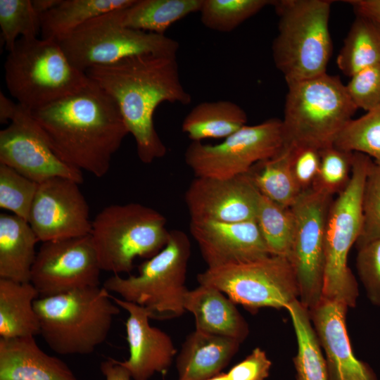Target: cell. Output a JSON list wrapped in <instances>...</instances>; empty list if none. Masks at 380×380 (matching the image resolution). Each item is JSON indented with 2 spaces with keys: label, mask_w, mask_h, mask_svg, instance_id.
I'll return each mask as SVG.
<instances>
[{
  "label": "cell",
  "mask_w": 380,
  "mask_h": 380,
  "mask_svg": "<svg viewBox=\"0 0 380 380\" xmlns=\"http://www.w3.org/2000/svg\"><path fill=\"white\" fill-rule=\"evenodd\" d=\"M4 70L10 94L30 113L77 92L90 81L57 41L38 37L20 38L8 52Z\"/></svg>",
  "instance_id": "5b68a950"
},
{
  "label": "cell",
  "mask_w": 380,
  "mask_h": 380,
  "mask_svg": "<svg viewBox=\"0 0 380 380\" xmlns=\"http://www.w3.org/2000/svg\"><path fill=\"white\" fill-rule=\"evenodd\" d=\"M0 380H78L68 365L49 355L34 336L0 338Z\"/></svg>",
  "instance_id": "44dd1931"
},
{
  "label": "cell",
  "mask_w": 380,
  "mask_h": 380,
  "mask_svg": "<svg viewBox=\"0 0 380 380\" xmlns=\"http://www.w3.org/2000/svg\"><path fill=\"white\" fill-rule=\"evenodd\" d=\"M166 224L160 213L138 203L103 208L92 221L89 234L101 270L129 273L137 258L154 256L168 241Z\"/></svg>",
  "instance_id": "52a82bcc"
},
{
  "label": "cell",
  "mask_w": 380,
  "mask_h": 380,
  "mask_svg": "<svg viewBox=\"0 0 380 380\" xmlns=\"http://www.w3.org/2000/svg\"><path fill=\"white\" fill-rule=\"evenodd\" d=\"M341 150L363 153L380 165V104L352 119L335 141Z\"/></svg>",
  "instance_id": "836d02e7"
},
{
  "label": "cell",
  "mask_w": 380,
  "mask_h": 380,
  "mask_svg": "<svg viewBox=\"0 0 380 380\" xmlns=\"http://www.w3.org/2000/svg\"><path fill=\"white\" fill-rule=\"evenodd\" d=\"M284 146L281 120L271 118L246 125L215 145L192 142L184 153V160L195 177L227 179L248 173Z\"/></svg>",
  "instance_id": "7c38bea8"
},
{
  "label": "cell",
  "mask_w": 380,
  "mask_h": 380,
  "mask_svg": "<svg viewBox=\"0 0 380 380\" xmlns=\"http://www.w3.org/2000/svg\"><path fill=\"white\" fill-rule=\"evenodd\" d=\"M134 1L61 0L56 7L41 15V38L58 42L89 20L110 11L124 9Z\"/></svg>",
  "instance_id": "4316f807"
},
{
  "label": "cell",
  "mask_w": 380,
  "mask_h": 380,
  "mask_svg": "<svg viewBox=\"0 0 380 380\" xmlns=\"http://www.w3.org/2000/svg\"><path fill=\"white\" fill-rule=\"evenodd\" d=\"M61 0H32L34 10L41 16L56 7Z\"/></svg>",
  "instance_id": "bcb514c9"
},
{
  "label": "cell",
  "mask_w": 380,
  "mask_h": 380,
  "mask_svg": "<svg viewBox=\"0 0 380 380\" xmlns=\"http://www.w3.org/2000/svg\"><path fill=\"white\" fill-rule=\"evenodd\" d=\"M353 8L356 15L369 18L380 24V0L345 1Z\"/></svg>",
  "instance_id": "7bdbcfd3"
},
{
  "label": "cell",
  "mask_w": 380,
  "mask_h": 380,
  "mask_svg": "<svg viewBox=\"0 0 380 380\" xmlns=\"http://www.w3.org/2000/svg\"><path fill=\"white\" fill-rule=\"evenodd\" d=\"M18 108V103H14L2 92L0 93V122L11 121Z\"/></svg>",
  "instance_id": "f6af8a7d"
},
{
  "label": "cell",
  "mask_w": 380,
  "mask_h": 380,
  "mask_svg": "<svg viewBox=\"0 0 380 380\" xmlns=\"http://www.w3.org/2000/svg\"><path fill=\"white\" fill-rule=\"evenodd\" d=\"M101 267L90 235L43 242L30 282L39 297L100 286Z\"/></svg>",
  "instance_id": "5bb4252c"
},
{
  "label": "cell",
  "mask_w": 380,
  "mask_h": 380,
  "mask_svg": "<svg viewBox=\"0 0 380 380\" xmlns=\"http://www.w3.org/2000/svg\"><path fill=\"white\" fill-rule=\"evenodd\" d=\"M356 268L369 300L380 306V239L357 248Z\"/></svg>",
  "instance_id": "f35d334b"
},
{
  "label": "cell",
  "mask_w": 380,
  "mask_h": 380,
  "mask_svg": "<svg viewBox=\"0 0 380 380\" xmlns=\"http://www.w3.org/2000/svg\"><path fill=\"white\" fill-rule=\"evenodd\" d=\"M348 309L322 298L309 311L324 353L328 380H378L372 368L353 351L346 323Z\"/></svg>",
  "instance_id": "d6986e66"
},
{
  "label": "cell",
  "mask_w": 380,
  "mask_h": 380,
  "mask_svg": "<svg viewBox=\"0 0 380 380\" xmlns=\"http://www.w3.org/2000/svg\"><path fill=\"white\" fill-rule=\"evenodd\" d=\"M260 193L248 173L227 179L195 177L184 194L190 220H255Z\"/></svg>",
  "instance_id": "e0dca14e"
},
{
  "label": "cell",
  "mask_w": 380,
  "mask_h": 380,
  "mask_svg": "<svg viewBox=\"0 0 380 380\" xmlns=\"http://www.w3.org/2000/svg\"><path fill=\"white\" fill-rule=\"evenodd\" d=\"M248 175L261 195L284 208H290L302 192L293 175L291 150L287 146L255 165Z\"/></svg>",
  "instance_id": "f1b7e54d"
},
{
  "label": "cell",
  "mask_w": 380,
  "mask_h": 380,
  "mask_svg": "<svg viewBox=\"0 0 380 380\" xmlns=\"http://www.w3.org/2000/svg\"><path fill=\"white\" fill-rule=\"evenodd\" d=\"M270 0H203L201 21L208 29L229 32L262 9Z\"/></svg>",
  "instance_id": "d6a6232c"
},
{
  "label": "cell",
  "mask_w": 380,
  "mask_h": 380,
  "mask_svg": "<svg viewBox=\"0 0 380 380\" xmlns=\"http://www.w3.org/2000/svg\"><path fill=\"white\" fill-rule=\"evenodd\" d=\"M205 380H229L227 373L221 372L219 374Z\"/></svg>",
  "instance_id": "7dc6e473"
},
{
  "label": "cell",
  "mask_w": 380,
  "mask_h": 380,
  "mask_svg": "<svg viewBox=\"0 0 380 380\" xmlns=\"http://www.w3.org/2000/svg\"><path fill=\"white\" fill-rule=\"evenodd\" d=\"M255 221L270 255L289 259L294 229L290 208H284L260 194Z\"/></svg>",
  "instance_id": "1f68e13d"
},
{
  "label": "cell",
  "mask_w": 380,
  "mask_h": 380,
  "mask_svg": "<svg viewBox=\"0 0 380 380\" xmlns=\"http://www.w3.org/2000/svg\"><path fill=\"white\" fill-rule=\"evenodd\" d=\"M289 313L297 340L293 358L296 380H328L325 359L314 329L309 310L299 300L289 304Z\"/></svg>",
  "instance_id": "4dcf8cb0"
},
{
  "label": "cell",
  "mask_w": 380,
  "mask_h": 380,
  "mask_svg": "<svg viewBox=\"0 0 380 380\" xmlns=\"http://www.w3.org/2000/svg\"><path fill=\"white\" fill-rule=\"evenodd\" d=\"M272 362L260 348H255L242 361L227 373L229 380H266Z\"/></svg>",
  "instance_id": "b9f144b4"
},
{
  "label": "cell",
  "mask_w": 380,
  "mask_h": 380,
  "mask_svg": "<svg viewBox=\"0 0 380 380\" xmlns=\"http://www.w3.org/2000/svg\"><path fill=\"white\" fill-rule=\"evenodd\" d=\"M372 160L363 153L353 152L350 182L333 200L327 223L322 298L348 308L355 306L359 290L348 257L361 230L362 192Z\"/></svg>",
  "instance_id": "9c48e42d"
},
{
  "label": "cell",
  "mask_w": 380,
  "mask_h": 380,
  "mask_svg": "<svg viewBox=\"0 0 380 380\" xmlns=\"http://www.w3.org/2000/svg\"><path fill=\"white\" fill-rule=\"evenodd\" d=\"M85 73L117 103L140 160L149 164L163 157L167 148L153 123L157 107L166 101L191 102L182 84L176 56L137 55L92 67Z\"/></svg>",
  "instance_id": "7a4b0ae2"
},
{
  "label": "cell",
  "mask_w": 380,
  "mask_h": 380,
  "mask_svg": "<svg viewBox=\"0 0 380 380\" xmlns=\"http://www.w3.org/2000/svg\"><path fill=\"white\" fill-rule=\"evenodd\" d=\"M353 152L334 146L320 150L319 172L312 189L333 196L348 184L352 173Z\"/></svg>",
  "instance_id": "d590c367"
},
{
  "label": "cell",
  "mask_w": 380,
  "mask_h": 380,
  "mask_svg": "<svg viewBox=\"0 0 380 380\" xmlns=\"http://www.w3.org/2000/svg\"><path fill=\"white\" fill-rule=\"evenodd\" d=\"M110 296L129 314L125 327L129 357L120 363L128 369L134 380H148L156 373H165L177 353L170 336L151 326L145 308L110 294Z\"/></svg>",
  "instance_id": "ffe728a7"
},
{
  "label": "cell",
  "mask_w": 380,
  "mask_h": 380,
  "mask_svg": "<svg viewBox=\"0 0 380 380\" xmlns=\"http://www.w3.org/2000/svg\"><path fill=\"white\" fill-rule=\"evenodd\" d=\"M39 241L29 222L15 215H0V278L30 282Z\"/></svg>",
  "instance_id": "cb8c5ba5"
},
{
  "label": "cell",
  "mask_w": 380,
  "mask_h": 380,
  "mask_svg": "<svg viewBox=\"0 0 380 380\" xmlns=\"http://www.w3.org/2000/svg\"><path fill=\"white\" fill-rule=\"evenodd\" d=\"M380 64V24L356 15L336 57V65L350 77L366 68Z\"/></svg>",
  "instance_id": "f546056e"
},
{
  "label": "cell",
  "mask_w": 380,
  "mask_h": 380,
  "mask_svg": "<svg viewBox=\"0 0 380 380\" xmlns=\"http://www.w3.org/2000/svg\"><path fill=\"white\" fill-rule=\"evenodd\" d=\"M100 369L106 380H130L131 374L120 361L108 357L100 365Z\"/></svg>",
  "instance_id": "ee69618b"
},
{
  "label": "cell",
  "mask_w": 380,
  "mask_h": 380,
  "mask_svg": "<svg viewBox=\"0 0 380 380\" xmlns=\"http://www.w3.org/2000/svg\"><path fill=\"white\" fill-rule=\"evenodd\" d=\"M38 185L0 163V208L27 221Z\"/></svg>",
  "instance_id": "8d00e7d4"
},
{
  "label": "cell",
  "mask_w": 380,
  "mask_h": 380,
  "mask_svg": "<svg viewBox=\"0 0 380 380\" xmlns=\"http://www.w3.org/2000/svg\"><path fill=\"white\" fill-rule=\"evenodd\" d=\"M240 344L232 338L195 329L186 337L177 357V380H205L219 374Z\"/></svg>",
  "instance_id": "603a6c76"
},
{
  "label": "cell",
  "mask_w": 380,
  "mask_h": 380,
  "mask_svg": "<svg viewBox=\"0 0 380 380\" xmlns=\"http://www.w3.org/2000/svg\"><path fill=\"white\" fill-rule=\"evenodd\" d=\"M199 284L213 286L236 305L250 312L270 307L286 309L298 299V288L287 258L267 257L237 264L207 268L197 275Z\"/></svg>",
  "instance_id": "8fae6325"
},
{
  "label": "cell",
  "mask_w": 380,
  "mask_h": 380,
  "mask_svg": "<svg viewBox=\"0 0 380 380\" xmlns=\"http://www.w3.org/2000/svg\"><path fill=\"white\" fill-rule=\"evenodd\" d=\"M121 10L94 18L58 41L76 68L85 72L94 66L143 54L176 56L177 41L124 26Z\"/></svg>",
  "instance_id": "30bf717a"
},
{
  "label": "cell",
  "mask_w": 380,
  "mask_h": 380,
  "mask_svg": "<svg viewBox=\"0 0 380 380\" xmlns=\"http://www.w3.org/2000/svg\"><path fill=\"white\" fill-rule=\"evenodd\" d=\"M0 163L38 184L53 177L83 182L82 172L58 157L30 112L18 104L8 126L0 131Z\"/></svg>",
  "instance_id": "9a60e30c"
},
{
  "label": "cell",
  "mask_w": 380,
  "mask_h": 380,
  "mask_svg": "<svg viewBox=\"0 0 380 380\" xmlns=\"http://www.w3.org/2000/svg\"><path fill=\"white\" fill-rule=\"evenodd\" d=\"M203 0H135L121 10L124 26L165 34L175 22L191 13L199 12Z\"/></svg>",
  "instance_id": "83f0119b"
},
{
  "label": "cell",
  "mask_w": 380,
  "mask_h": 380,
  "mask_svg": "<svg viewBox=\"0 0 380 380\" xmlns=\"http://www.w3.org/2000/svg\"><path fill=\"white\" fill-rule=\"evenodd\" d=\"M245 110L236 103L220 100L202 102L184 118L182 129L192 142L225 139L246 125Z\"/></svg>",
  "instance_id": "484cf974"
},
{
  "label": "cell",
  "mask_w": 380,
  "mask_h": 380,
  "mask_svg": "<svg viewBox=\"0 0 380 380\" xmlns=\"http://www.w3.org/2000/svg\"><path fill=\"white\" fill-rule=\"evenodd\" d=\"M350 78L346 86L357 109L367 112L380 104V64L362 69Z\"/></svg>",
  "instance_id": "ab89813d"
},
{
  "label": "cell",
  "mask_w": 380,
  "mask_h": 380,
  "mask_svg": "<svg viewBox=\"0 0 380 380\" xmlns=\"http://www.w3.org/2000/svg\"><path fill=\"white\" fill-rule=\"evenodd\" d=\"M0 27L9 52L20 38H36L40 33V15L32 0H0Z\"/></svg>",
  "instance_id": "e575fe53"
},
{
  "label": "cell",
  "mask_w": 380,
  "mask_h": 380,
  "mask_svg": "<svg viewBox=\"0 0 380 380\" xmlns=\"http://www.w3.org/2000/svg\"><path fill=\"white\" fill-rule=\"evenodd\" d=\"M380 239V165L372 160L362 199V226L355 242L357 249Z\"/></svg>",
  "instance_id": "74e56055"
},
{
  "label": "cell",
  "mask_w": 380,
  "mask_h": 380,
  "mask_svg": "<svg viewBox=\"0 0 380 380\" xmlns=\"http://www.w3.org/2000/svg\"><path fill=\"white\" fill-rule=\"evenodd\" d=\"M332 1H274L279 18L272 57L286 83L327 73L332 53L329 22Z\"/></svg>",
  "instance_id": "8992f818"
},
{
  "label": "cell",
  "mask_w": 380,
  "mask_h": 380,
  "mask_svg": "<svg viewBox=\"0 0 380 380\" xmlns=\"http://www.w3.org/2000/svg\"><path fill=\"white\" fill-rule=\"evenodd\" d=\"M184 308L194 315L196 330L232 338L241 343L248 336V323L236 304L213 286L199 284L188 290Z\"/></svg>",
  "instance_id": "7402d4cb"
},
{
  "label": "cell",
  "mask_w": 380,
  "mask_h": 380,
  "mask_svg": "<svg viewBox=\"0 0 380 380\" xmlns=\"http://www.w3.org/2000/svg\"><path fill=\"white\" fill-rule=\"evenodd\" d=\"M189 231L208 268L270 255L255 220L236 222L190 220Z\"/></svg>",
  "instance_id": "ac0fdd59"
},
{
  "label": "cell",
  "mask_w": 380,
  "mask_h": 380,
  "mask_svg": "<svg viewBox=\"0 0 380 380\" xmlns=\"http://www.w3.org/2000/svg\"><path fill=\"white\" fill-rule=\"evenodd\" d=\"M191 242L182 231L173 229L165 246L142 262L137 275L125 278L119 274L108 277L103 286L122 299L146 309L150 319L168 320L186 311L184 300Z\"/></svg>",
  "instance_id": "ba28073f"
},
{
  "label": "cell",
  "mask_w": 380,
  "mask_h": 380,
  "mask_svg": "<svg viewBox=\"0 0 380 380\" xmlns=\"http://www.w3.org/2000/svg\"><path fill=\"white\" fill-rule=\"evenodd\" d=\"M30 113L60 159L96 177L108 173L129 134L117 103L91 80L77 92Z\"/></svg>",
  "instance_id": "6da1fadb"
},
{
  "label": "cell",
  "mask_w": 380,
  "mask_h": 380,
  "mask_svg": "<svg viewBox=\"0 0 380 380\" xmlns=\"http://www.w3.org/2000/svg\"><path fill=\"white\" fill-rule=\"evenodd\" d=\"M79 184L63 177L39 183L27 222L39 241L90 234L89 208Z\"/></svg>",
  "instance_id": "2e32d148"
},
{
  "label": "cell",
  "mask_w": 380,
  "mask_h": 380,
  "mask_svg": "<svg viewBox=\"0 0 380 380\" xmlns=\"http://www.w3.org/2000/svg\"><path fill=\"white\" fill-rule=\"evenodd\" d=\"M333 196L312 188L303 191L290 207L294 222L289 260L298 288V300L309 311L323 296L325 238Z\"/></svg>",
  "instance_id": "4fadbf2b"
},
{
  "label": "cell",
  "mask_w": 380,
  "mask_h": 380,
  "mask_svg": "<svg viewBox=\"0 0 380 380\" xmlns=\"http://www.w3.org/2000/svg\"><path fill=\"white\" fill-rule=\"evenodd\" d=\"M284 146L319 150L334 145L357 108L339 77L324 73L286 84Z\"/></svg>",
  "instance_id": "277c9868"
},
{
  "label": "cell",
  "mask_w": 380,
  "mask_h": 380,
  "mask_svg": "<svg viewBox=\"0 0 380 380\" xmlns=\"http://www.w3.org/2000/svg\"><path fill=\"white\" fill-rule=\"evenodd\" d=\"M289 148L291 169L297 184L302 191L312 188L319 172L320 150L306 146Z\"/></svg>",
  "instance_id": "60d3db41"
},
{
  "label": "cell",
  "mask_w": 380,
  "mask_h": 380,
  "mask_svg": "<svg viewBox=\"0 0 380 380\" xmlns=\"http://www.w3.org/2000/svg\"><path fill=\"white\" fill-rule=\"evenodd\" d=\"M39 297L30 282L0 278V338L40 334L39 319L34 307Z\"/></svg>",
  "instance_id": "d4e9b609"
},
{
  "label": "cell",
  "mask_w": 380,
  "mask_h": 380,
  "mask_svg": "<svg viewBox=\"0 0 380 380\" xmlns=\"http://www.w3.org/2000/svg\"><path fill=\"white\" fill-rule=\"evenodd\" d=\"M34 307L40 334L62 355H89L107 338L120 307L103 286L38 298Z\"/></svg>",
  "instance_id": "3957f363"
}]
</instances>
